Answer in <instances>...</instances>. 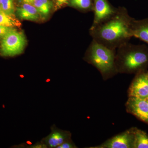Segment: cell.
Returning a JSON list of instances; mask_svg holds the SVG:
<instances>
[{
    "label": "cell",
    "mask_w": 148,
    "mask_h": 148,
    "mask_svg": "<svg viewBox=\"0 0 148 148\" xmlns=\"http://www.w3.org/2000/svg\"><path fill=\"white\" fill-rule=\"evenodd\" d=\"M133 18L126 9L117 8L116 12L95 27L89 29L92 39L110 49L116 50L129 42L132 38L131 26Z\"/></svg>",
    "instance_id": "cell-1"
},
{
    "label": "cell",
    "mask_w": 148,
    "mask_h": 148,
    "mask_svg": "<svg viewBox=\"0 0 148 148\" xmlns=\"http://www.w3.org/2000/svg\"><path fill=\"white\" fill-rule=\"evenodd\" d=\"M115 64L118 73L137 74L147 71L148 46L125 43L116 49Z\"/></svg>",
    "instance_id": "cell-2"
},
{
    "label": "cell",
    "mask_w": 148,
    "mask_h": 148,
    "mask_svg": "<svg viewBox=\"0 0 148 148\" xmlns=\"http://www.w3.org/2000/svg\"><path fill=\"white\" fill-rule=\"evenodd\" d=\"M116 50L110 49L92 40L86 52L84 59L101 73L104 79L118 73L115 64Z\"/></svg>",
    "instance_id": "cell-3"
},
{
    "label": "cell",
    "mask_w": 148,
    "mask_h": 148,
    "mask_svg": "<svg viewBox=\"0 0 148 148\" xmlns=\"http://www.w3.org/2000/svg\"><path fill=\"white\" fill-rule=\"evenodd\" d=\"M26 44L27 40L24 34L13 29L1 40L0 54L3 57L19 55L23 53Z\"/></svg>",
    "instance_id": "cell-4"
},
{
    "label": "cell",
    "mask_w": 148,
    "mask_h": 148,
    "mask_svg": "<svg viewBox=\"0 0 148 148\" xmlns=\"http://www.w3.org/2000/svg\"><path fill=\"white\" fill-rule=\"evenodd\" d=\"M134 140L133 127L116 135L100 145L91 148H132Z\"/></svg>",
    "instance_id": "cell-5"
},
{
    "label": "cell",
    "mask_w": 148,
    "mask_h": 148,
    "mask_svg": "<svg viewBox=\"0 0 148 148\" xmlns=\"http://www.w3.org/2000/svg\"><path fill=\"white\" fill-rule=\"evenodd\" d=\"M125 107L127 112L148 124V102L147 98L128 97Z\"/></svg>",
    "instance_id": "cell-6"
},
{
    "label": "cell",
    "mask_w": 148,
    "mask_h": 148,
    "mask_svg": "<svg viewBox=\"0 0 148 148\" xmlns=\"http://www.w3.org/2000/svg\"><path fill=\"white\" fill-rule=\"evenodd\" d=\"M128 97H148V71L136 74L128 90Z\"/></svg>",
    "instance_id": "cell-7"
},
{
    "label": "cell",
    "mask_w": 148,
    "mask_h": 148,
    "mask_svg": "<svg viewBox=\"0 0 148 148\" xmlns=\"http://www.w3.org/2000/svg\"><path fill=\"white\" fill-rule=\"evenodd\" d=\"M117 8L111 5L107 0H93L94 18L90 28L95 27L112 16L116 12Z\"/></svg>",
    "instance_id": "cell-8"
},
{
    "label": "cell",
    "mask_w": 148,
    "mask_h": 148,
    "mask_svg": "<svg viewBox=\"0 0 148 148\" xmlns=\"http://www.w3.org/2000/svg\"><path fill=\"white\" fill-rule=\"evenodd\" d=\"M71 132L63 130L53 124L51 127V132L49 135L43 138L40 142L47 148H57L64 142L71 139Z\"/></svg>",
    "instance_id": "cell-9"
},
{
    "label": "cell",
    "mask_w": 148,
    "mask_h": 148,
    "mask_svg": "<svg viewBox=\"0 0 148 148\" xmlns=\"http://www.w3.org/2000/svg\"><path fill=\"white\" fill-rule=\"evenodd\" d=\"M132 37L138 38L148 46V18L137 20L133 18L131 26Z\"/></svg>",
    "instance_id": "cell-10"
},
{
    "label": "cell",
    "mask_w": 148,
    "mask_h": 148,
    "mask_svg": "<svg viewBox=\"0 0 148 148\" xmlns=\"http://www.w3.org/2000/svg\"><path fill=\"white\" fill-rule=\"evenodd\" d=\"M19 18L23 20L36 21L38 20L40 14L34 6L29 3H24L16 10Z\"/></svg>",
    "instance_id": "cell-11"
},
{
    "label": "cell",
    "mask_w": 148,
    "mask_h": 148,
    "mask_svg": "<svg viewBox=\"0 0 148 148\" xmlns=\"http://www.w3.org/2000/svg\"><path fill=\"white\" fill-rule=\"evenodd\" d=\"M134 140L133 148H148V135L143 130L133 127Z\"/></svg>",
    "instance_id": "cell-12"
},
{
    "label": "cell",
    "mask_w": 148,
    "mask_h": 148,
    "mask_svg": "<svg viewBox=\"0 0 148 148\" xmlns=\"http://www.w3.org/2000/svg\"><path fill=\"white\" fill-rule=\"evenodd\" d=\"M33 5L42 18H45L49 15L52 7V3L49 0H34Z\"/></svg>",
    "instance_id": "cell-13"
},
{
    "label": "cell",
    "mask_w": 148,
    "mask_h": 148,
    "mask_svg": "<svg viewBox=\"0 0 148 148\" xmlns=\"http://www.w3.org/2000/svg\"><path fill=\"white\" fill-rule=\"evenodd\" d=\"M0 25L14 28L19 27L21 23L14 16L8 15L3 11L0 12Z\"/></svg>",
    "instance_id": "cell-14"
},
{
    "label": "cell",
    "mask_w": 148,
    "mask_h": 148,
    "mask_svg": "<svg viewBox=\"0 0 148 148\" xmlns=\"http://www.w3.org/2000/svg\"><path fill=\"white\" fill-rule=\"evenodd\" d=\"M71 6L84 11H92L93 0H70Z\"/></svg>",
    "instance_id": "cell-15"
},
{
    "label": "cell",
    "mask_w": 148,
    "mask_h": 148,
    "mask_svg": "<svg viewBox=\"0 0 148 148\" xmlns=\"http://www.w3.org/2000/svg\"><path fill=\"white\" fill-rule=\"evenodd\" d=\"M0 6L4 13L11 16H14L15 9L13 0H1Z\"/></svg>",
    "instance_id": "cell-16"
},
{
    "label": "cell",
    "mask_w": 148,
    "mask_h": 148,
    "mask_svg": "<svg viewBox=\"0 0 148 148\" xmlns=\"http://www.w3.org/2000/svg\"><path fill=\"white\" fill-rule=\"evenodd\" d=\"M15 147L16 148H47L46 146L40 142H37L34 145H27V144L23 143L21 145L16 146Z\"/></svg>",
    "instance_id": "cell-17"
},
{
    "label": "cell",
    "mask_w": 148,
    "mask_h": 148,
    "mask_svg": "<svg viewBox=\"0 0 148 148\" xmlns=\"http://www.w3.org/2000/svg\"><path fill=\"white\" fill-rule=\"evenodd\" d=\"M13 29H14L13 28L0 25V40L2 39L8 33Z\"/></svg>",
    "instance_id": "cell-18"
},
{
    "label": "cell",
    "mask_w": 148,
    "mask_h": 148,
    "mask_svg": "<svg viewBox=\"0 0 148 148\" xmlns=\"http://www.w3.org/2000/svg\"><path fill=\"white\" fill-rule=\"evenodd\" d=\"M77 148L72 139L64 142L57 148Z\"/></svg>",
    "instance_id": "cell-19"
},
{
    "label": "cell",
    "mask_w": 148,
    "mask_h": 148,
    "mask_svg": "<svg viewBox=\"0 0 148 148\" xmlns=\"http://www.w3.org/2000/svg\"><path fill=\"white\" fill-rule=\"evenodd\" d=\"M70 0H56L55 8L59 9L66 5L69 4Z\"/></svg>",
    "instance_id": "cell-20"
},
{
    "label": "cell",
    "mask_w": 148,
    "mask_h": 148,
    "mask_svg": "<svg viewBox=\"0 0 148 148\" xmlns=\"http://www.w3.org/2000/svg\"><path fill=\"white\" fill-rule=\"evenodd\" d=\"M21 2L24 3H29L30 4H33L34 0H20Z\"/></svg>",
    "instance_id": "cell-21"
},
{
    "label": "cell",
    "mask_w": 148,
    "mask_h": 148,
    "mask_svg": "<svg viewBox=\"0 0 148 148\" xmlns=\"http://www.w3.org/2000/svg\"><path fill=\"white\" fill-rule=\"evenodd\" d=\"M1 11H3L2 10L1 8V6H0V12Z\"/></svg>",
    "instance_id": "cell-22"
},
{
    "label": "cell",
    "mask_w": 148,
    "mask_h": 148,
    "mask_svg": "<svg viewBox=\"0 0 148 148\" xmlns=\"http://www.w3.org/2000/svg\"><path fill=\"white\" fill-rule=\"evenodd\" d=\"M147 100L148 102V98H147Z\"/></svg>",
    "instance_id": "cell-23"
},
{
    "label": "cell",
    "mask_w": 148,
    "mask_h": 148,
    "mask_svg": "<svg viewBox=\"0 0 148 148\" xmlns=\"http://www.w3.org/2000/svg\"><path fill=\"white\" fill-rule=\"evenodd\" d=\"M1 0H0V5H1Z\"/></svg>",
    "instance_id": "cell-24"
}]
</instances>
